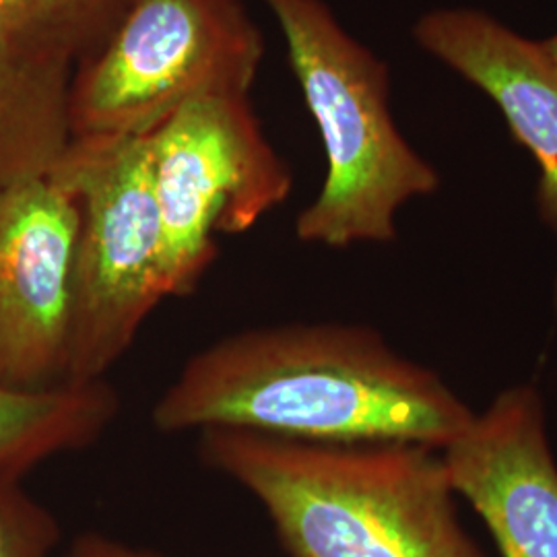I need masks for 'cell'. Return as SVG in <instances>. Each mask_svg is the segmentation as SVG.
Instances as JSON below:
<instances>
[{
	"label": "cell",
	"mask_w": 557,
	"mask_h": 557,
	"mask_svg": "<svg viewBox=\"0 0 557 557\" xmlns=\"http://www.w3.org/2000/svg\"><path fill=\"white\" fill-rule=\"evenodd\" d=\"M473 418L434 372L351 324H283L220 338L184 363L151 413L161 434L239 430L440 453Z\"/></svg>",
	"instance_id": "cell-1"
},
{
	"label": "cell",
	"mask_w": 557,
	"mask_h": 557,
	"mask_svg": "<svg viewBox=\"0 0 557 557\" xmlns=\"http://www.w3.org/2000/svg\"><path fill=\"white\" fill-rule=\"evenodd\" d=\"M199 453L259 502L289 557H483L434 448L207 430Z\"/></svg>",
	"instance_id": "cell-2"
},
{
	"label": "cell",
	"mask_w": 557,
	"mask_h": 557,
	"mask_svg": "<svg viewBox=\"0 0 557 557\" xmlns=\"http://www.w3.org/2000/svg\"><path fill=\"white\" fill-rule=\"evenodd\" d=\"M326 151V178L299 213L301 242L347 248L397 238L398 209L440 176L403 139L388 108V66L354 40L322 0H264Z\"/></svg>",
	"instance_id": "cell-3"
},
{
	"label": "cell",
	"mask_w": 557,
	"mask_h": 557,
	"mask_svg": "<svg viewBox=\"0 0 557 557\" xmlns=\"http://www.w3.org/2000/svg\"><path fill=\"white\" fill-rule=\"evenodd\" d=\"M48 178L79 209L69 384H89L168 298L151 135L71 137Z\"/></svg>",
	"instance_id": "cell-4"
},
{
	"label": "cell",
	"mask_w": 557,
	"mask_h": 557,
	"mask_svg": "<svg viewBox=\"0 0 557 557\" xmlns=\"http://www.w3.org/2000/svg\"><path fill=\"white\" fill-rule=\"evenodd\" d=\"M264 41L239 0H128L73 69L71 137L151 135L184 103L246 98Z\"/></svg>",
	"instance_id": "cell-5"
},
{
	"label": "cell",
	"mask_w": 557,
	"mask_h": 557,
	"mask_svg": "<svg viewBox=\"0 0 557 557\" xmlns=\"http://www.w3.org/2000/svg\"><path fill=\"white\" fill-rule=\"evenodd\" d=\"M168 298H186L218 255V236L252 230L289 197L287 163L242 96L184 103L151 133Z\"/></svg>",
	"instance_id": "cell-6"
},
{
	"label": "cell",
	"mask_w": 557,
	"mask_h": 557,
	"mask_svg": "<svg viewBox=\"0 0 557 557\" xmlns=\"http://www.w3.org/2000/svg\"><path fill=\"white\" fill-rule=\"evenodd\" d=\"M75 200L48 178L0 188V386L21 393L69 384Z\"/></svg>",
	"instance_id": "cell-7"
},
{
	"label": "cell",
	"mask_w": 557,
	"mask_h": 557,
	"mask_svg": "<svg viewBox=\"0 0 557 557\" xmlns=\"http://www.w3.org/2000/svg\"><path fill=\"white\" fill-rule=\"evenodd\" d=\"M455 494L478 512L502 557H557V465L533 386L502 393L442 450Z\"/></svg>",
	"instance_id": "cell-8"
},
{
	"label": "cell",
	"mask_w": 557,
	"mask_h": 557,
	"mask_svg": "<svg viewBox=\"0 0 557 557\" xmlns=\"http://www.w3.org/2000/svg\"><path fill=\"white\" fill-rule=\"evenodd\" d=\"M419 46L498 106L539 168L541 220L557 234V75L537 41L473 9H440L413 27Z\"/></svg>",
	"instance_id": "cell-9"
},
{
	"label": "cell",
	"mask_w": 557,
	"mask_h": 557,
	"mask_svg": "<svg viewBox=\"0 0 557 557\" xmlns=\"http://www.w3.org/2000/svg\"><path fill=\"white\" fill-rule=\"evenodd\" d=\"M75 64L0 36V188L46 178L71 140Z\"/></svg>",
	"instance_id": "cell-10"
},
{
	"label": "cell",
	"mask_w": 557,
	"mask_h": 557,
	"mask_svg": "<svg viewBox=\"0 0 557 557\" xmlns=\"http://www.w3.org/2000/svg\"><path fill=\"white\" fill-rule=\"evenodd\" d=\"M119 411V393L108 380L40 393L0 386V473L25 478L50 458L96 444Z\"/></svg>",
	"instance_id": "cell-11"
},
{
	"label": "cell",
	"mask_w": 557,
	"mask_h": 557,
	"mask_svg": "<svg viewBox=\"0 0 557 557\" xmlns=\"http://www.w3.org/2000/svg\"><path fill=\"white\" fill-rule=\"evenodd\" d=\"M128 0H0V36L79 62L116 27Z\"/></svg>",
	"instance_id": "cell-12"
},
{
	"label": "cell",
	"mask_w": 557,
	"mask_h": 557,
	"mask_svg": "<svg viewBox=\"0 0 557 557\" xmlns=\"http://www.w3.org/2000/svg\"><path fill=\"white\" fill-rule=\"evenodd\" d=\"M60 537L59 520L23 478L0 473V557H54Z\"/></svg>",
	"instance_id": "cell-13"
},
{
	"label": "cell",
	"mask_w": 557,
	"mask_h": 557,
	"mask_svg": "<svg viewBox=\"0 0 557 557\" xmlns=\"http://www.w3.org/2000/svg\"><path fill=\"white\" fill-rule=\"evenodd\" d=\"M66 557H161L139 547H131L116 539L103 537L98 533L81 535L69 549Z\"/></svg>",
	"instance_id": "cell-14"
},
{
	"label": "cell",
	"mask_w": 557,
	"mask_h": 557,
	"mask_svg": "<svg viewBox=\"0 0 557 557\" xmlns=\"http://www.w3.org/2000/svg\"><path fill=\"white\" fill-rule=\"evenodd\" d=\"M539 50L543 54V59L547 60L549 69L557 75V34L547 38V40L537 41Z\"/></svg>",
	"instance_id": "cell-15"
}]
</instances>
